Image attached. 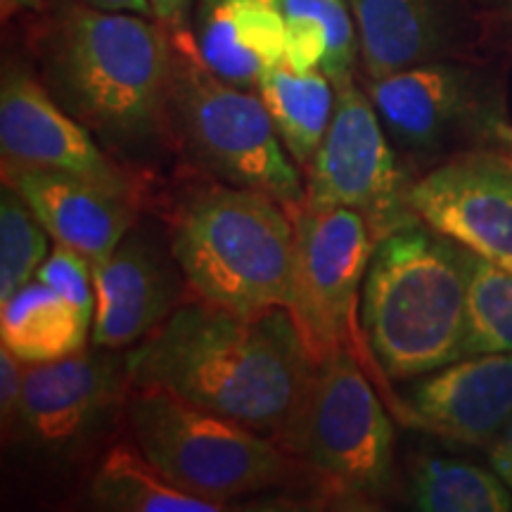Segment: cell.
Returning a JSON list of instances; mask_svg holds the SVG:
<instances>
[{
  "label": "cell",
  "mask_w": 512,
  "mask_h": 512,
  "mask_svg": "<svg viewBox=\"0 0 512 512\" xmlns=\"http://www.w3.org/2000/svg\"><path fill=\"white\" fill-rule=\"evenodd\" d=\"M131 387L155 384L292 453L316 361L287 309L245 318L183 304L126 356Z\"/></svg>",
  "instance_id": "6da1fadb"
},
{
  "label": "cell",
  "mask_w": 512,
  "mask_h": 512,
  "mask_svg": "<svg viewBox=\"0 0 512 512\" xmlns=\"http://www.w3.org/2000/svg\"><path fill=\"white\" fill-rule=\"evenodd\" d=\"M48 91L119 150L171 136V29L133 12L62 5L41 36Z\"/></svg>",
  "instance_id": "7a4b0ae2"
},
{
  "label": "cell",
  "mask_w": 512,
  "mask_h": 512,
  "mask_svg": "<svg viewBox=\"0 0 512 512\" xmlns=\"http://www.w3.org/2000/svg\"><path fill=\"white\" fill-rule=\"evenodd\" d=\"M470 252L425 223L375 242L363 280L361 330L392 380L465 358Z\"/></svg>",
  "instance_id": "3957f363"
},
{
  "label": "cell",
  "mask_w": 512,
  "mask_h": 512,
  "mask_svg": "<svg viewBox=\"0 0 512 512\" xmlns=\"http://www.w3.org/2000/svg\"><path fill=\"white\" fill-rule=\"evenodd\" d=\"M171 256L197 299L254 318L287 309L294 283V223L259 190L211 183L178 204Z\"/></svg>",
  "instance_id": "277c9868"
},
{
  "label": "cell",
  "mask_w": 512,
  "mask_h": 512,
  "mask_svg": "<svg viewBox=\"0 0 512 512\" xmlns=\"http://www.w3.org/2000/svg\"><path fill=\"white\" fill-rule=\"evenodd\" d=\"M169 126L185 152L219 183L259 190L287 209L306 202V185L287 157L261 95L221 79L188 29H171Z\"/></svg>",
  "instance_id": "5b68a950"
},
{
  "label": "cell",
  "mask_w": 512,
  "mask_h": 512,
  "mask_svg": "<svg viewBox=\"0 0 512 512\" xmlns=\"http://www.w3.org/2000/svg\"><path fill=\"white\" fill-rule=\"evenodd\" d=\"M131 389L133 441L188 494L228 510L233 498L292 479V453L252 427L155 384Z\"/></svg>",
  "instance_id": "8992f818"
},
{
  "label": "cell",
  "mask_w": 512,
  "mask_h": 512,
  "mask_svg": "<svg viewBox=\"0 0 512 512\" xmlns=\"http://www.w3.org/2000/svg\"><path fill=\"white\" fill-rule=\"evenodd\" d=\"M292 456H302L313 479L344 501H370L387 486L392 420L354 351L337 349L316 363Z\"/></svg>",
  "instance_id": "52a82bcc"
},
{
  "label": "cell",
  "mask_w": 512,
  "mask_h": 512,
  "mask_svg": "<svg viewBox=\"0 0 512 512\" xmlns=\"http://www.w3.org/2000/svg\"><path fill=\"white\" fill-rule=\"evenodd\" d=\"M294 283L287 311L297 323L313 361L349 349L363 366L375 361L366 335L358 332L356 311L375 238L368 221L347 207L292 211Z\"/></svg>",
  "instance_id": "ba28073f"
},
{
  "label": "cell",
  "mask_w": 512,
  "mask_h": 512,
  "mask_svg": "<svg viewBox=\"0 0 512 512\" xmlns=\"http://www.w3.org/2000/svg\"><path fill=\"white\" fill-rule=\"evenodd\" d=\"M328 133L306 174V204L347 207L368 221L375 242L415 223L408 181L370 95L354 81L335 88Z\"/></svg>",
  "instance_id": "9c48e42d"
},
{
  "label": "cell",
  "mask_w": 512,
  "mask_h": 512,
  "mask_svg": "<svg viewBox=\"0 0 512 512\" xmlns=\"http://www.w3.org/2000/svg\"><path fill=\"white\" fill-rule=\"evenodd\" d=\"M384 128L403 150H444L460 140H508V110L501 83L463 60H437L368 79Z\"/></svg>",
  "instance_id": "30bf717a"
},
{
  "label": "cell",
  "mask_w": 512,
  "mask_h": 512,
  "mask_svg": "<svg viewBox=\"0 0 512 512\" xmlns=\"http://www.w3.org/2000/svg\"><path fill=\"white\" fill-rule=\"evenodd\" d=\"M415 219L512 273V159L465 150L413 181Z\"/></svg>",
  "instance_id": "8fae6325"
},
{
  "label": "cell",
  "mask_w": 512,
  "mask_h": 512,
  "mask_svg": "<svg viewBox=\"0 0 512 512\" xmlns=\"http://www.w3.org/2000/svg\"><path fill=\"white\" fill-rule=\"evenodd\" d=\"M0 150L3 162L64 171L138 197L136 178L95 143L91 128L17 64L3 69L0 83Z\"/></svg>",
  "instance_id": "7c38bea8"
},
{
  "label": "cell",
  "mask_w": 512,
  "mask_h": 512,
  "mask_svg": "<svg viewBox=\"0 0 512 512\" xmlns=\"http://www.w3.org/2000/svg\"><path fill=\"white\" fill-rule=\"evenodd\" d=\"M368 79L460 60L482 29L475 0H349Z\"/></svg>",
  "instance_id": "4fadbf2b"
},
{
  "label": "cell",
  "mask_w": 512,
  "mask_h": 512,
  "mask_svg": "<svg viewBox=\"0 0 512 512\" xmlns=\"http://www.w3.org/2000/svg\"><path fill=\"white\" fill-rule=\"evenodd\" d=\"M399 415L441 439L489 448L512 418V354L465 356L422 375Z\"/></svg>",
  "instance_id": "5bb4252c"
},
{
  "label": "cell",
  "mask_w": 512,
  "mask_h": 512,
  "mask_svg": "<svg viewBox=\"0 0 512 512\" xmlns=\"http://www.w3.org/2000/svg\"><path fill=\"white\" fill-rule=\"evenodd\" d=\"M131 387L126 356L76 351L24 370L19 430L41 446L79 439Z\"/></svg>",
  "instance_id": "9a60e30c"
},
{
  "label": "cell",
  "mask_w": 512,
  "mask_h": 512,
  "mask_svg": "<svg viewBox=\"0 0 512 512\" xmlns=\"http://www.w3.org/2000/svg\"><path fill=\"white\" fill-rule=\"evenodd\" d=\"M93 344L126 349L150 337L178 309L181 278L145 233L131 228L112 256L93 266Z\"/></svg>",
  "instance_id": "2e32d148"
},
{
  "label": "cell",
  "mask_w": 512,
  "mask_h": 512,
  "mask_svg": "<svg viewBox=\"0 0 512 512\" xmlns=\"http://www.w3.org/2000/svg\"><path fill=\"white\" fill-rule=\"evenodd\" d=\"M3 183L24 197L50 238L93 266L110 259L136 223V195L64 171L3 162Z\"/></svg>",
  "instance_id": "e0dca14e"
},
{
  "label": "cell",
  "mask_w": 512,
  "mask_h": 512,
  "mask_svg": "<svg viewBox=\"0 0 512 512\" xmlns=\"http://www.w3.org/2000/svg\"><path fill=\"white\" fill-rule=\"evenodd\" d=\"M197 48L233 86H259L261 74L285 57V17L278 0H200Z\"/></svg>",
  "instance_id": "ac0fdd59"
},
{
  "label": "cell",
  "mask_w": 512,
  "mask_h": 512,
  "mask_svg": "<svg viewBox=\"0 0 512 512\" xmlns=\"http://www.w3.org/2000/svg\"><path fill=\"white\" fill-rule=\"evenodd\" d=\"M0 339L27 366L48 363L83 349L91 320H86L60 294L31 280L0 302Z\"/></svg>",
  "instance_id": "d6986e66"
},
{
  "label": "cell",
  "mask_w": 512,
  "mask_h": 512,
  "mask_svg": "<svg viewBox=\"0 0 512 512\" xmlns=\"http://www.w3.org/2000/svg\"><path fill=\"white\" fill-rule=\"evenodd\" d=\"M256 88L290 157L309 164L335 112L337 91L332 81L320 69L302 74L287 62H278L261 74Z\"/></svg>",
  "instance_id": "ffe728a7"
},
{
  "label": "cell",
  "mask_w": 512,
  "mask_h": 512,
  "mask_svg": "<svg viewBox=\"0 0 512 512\" xmlns=\"http://www.w3.org/2000/svg\"><path fill=\"white\" fill-rule=\"evenodd\" d=\"M100 508L119 512H221L219 505L183 491L138 446L117 444L105 453L91 482Z\"/></svg>",
  "instance_id": "44dd1931"
},
{
  "label": "cell",
  "mask_w": 512,
  "mask_h": 512,
  "mask_svg": "<svg viewBox=\"0 0 512 512\" xmlns=\"http://www.w3.org/2000/svg\"><path fill=\"white\" fill-rule=\"evenodd\" d=\"M408 501L422 512H508L512 489L494 470L430 456L413 467Z\"/></svg>",
  "instance_id": "7402d4cb"
},
{
  "label": "cell",
  "mask_w": 512,
  "mask_h": 512,
  "mask_svg": "<svg viewBox=\"0 0 512 512\" xmlns=\"http://www.w3.org/2000/svg\"><path fill=\"white\" fill-rule=\"evenodd\" d=\"M512 354V273L470 252L465 356Z\"/></svg>",
  "instance_id": "603a6c76"
},
{
  "label": "cell",
  "mask_w": 512,
  "mask_h": 512,
  "mask_svg": "<svg viewBox=\"0 0 512 512\" xmlns=\"http://www.w3.org/2000/svg\"><path fill=\"white\" fill-rule=\"evenodd\" d=\"M48 230L24 202L3 183L0 195V302L36 278L48 259Z\"/></svg>",
  "instance_id": "cb8c5ba5"
},
{
  "label": "cell",
  "mask_w": 512,
  "mask_h": 512,
  "mask_svg": "<svg viewBox=\"0 0 512 512\" xmlns=\"http://www.w3.org/2000/svg\"><path fill=\"white\" fill-rule=\"evenodd\" d=\"M283 15H306L328 29L330 50L323 72L339 88L354 81V62L358 53V31L349 0H278Z\"/></svg>",
  "instance_id": "d4e9b609"
},
{
  "label": "cell",
  "mask_w": 512,
  "mask_h": 512,
  "mask_svg": "<svg viewBox=\"0 0 512 512\" xmlns=\"http://www.w3.org/2000/svg\"><path fill=\"white\" fill-rule=\"evenodd\" d=\"M36 278L50 290L60 294L67 304H72L86 320L95 316V283L93 264L76 249L55 242L53 252L43 266L38 268Z\"/></svg>",
  "instance_id": "484cf974"
},
{
  "label": "cell",
  "mask_w": 512,
  "mask_h": 512,
  "mask_svg": "<svg viewBox=\"0 0 512 512\" xmlns=\"http://www.w3.org/2000/svg\"><path fill=\"white\" fill-rule=\"evenodd\" d=\"M22 358H17L8 347H0V418L5 430L19 427L24 396Z\"/></svg>",
  "instance_id": "4316f807"
},
{
  "label": "cell",
  "mask_w": 512,
  "mask_h": 512,
  "mask_svg": "<svg viewBox=\"0 0 512 512\" xmlns=\"http://www.w3.org/2000/svg\"><path fill=\"white\" fill-rule=\"evenodd\" d=\"M482 29L498 38H512V0H475Z\"/></svg>",
  "instance_id": "83f0119b"
},
{
  "label": "cell",
  "mask_w": 512,
  "mask_h": 512,
  "mask_svg": "<svg viewBox=\"0 0 512 512\" xmlns=\"http://www.w3.org/2000/svg\"><path fill=\"white\" fill-rule=\"evenodd\" d=\"M489 463L491 470L512 489V418L503 427V432L498 434L494 444L489 446Z\"/></svg>",
  "instance_id": "f1b7e54d"
},
{
  "label": "cell",
  "mask_w": 512,
  "mask_h": 512,
  "mask_svg": "<svg viewBox=\"0 0 512 512\" xmlns=\"http://www.w3.org/2000/svg\"><path fill=\"white\" fill-rule=\"evenodd\" d=\"M192 3H195V0H150L155 19L162 22L166 29L185 27V19H188Z\"/></svg>",
  "instance_id": "f546056e"
},
{
  "label": "cell",
  "mask_w": 512,
  "mask_h": 512,
  "mask_svg": "<svg viewBox=\"0 0 512 512\" xmlns=\"http://www.w3.org/2000/svg\"><path fill=\"white\" fill-rule=\"evenodd\" d=\"M88 5L110 12H133V15L155 17L150 0H86Z\"/></svg>",
  "instance_id": "4dcf8cb0"
},
{
  "label": "cell",
  "mask_w": 512,
  "mask_h": 512,
  "mask_svg": "<svg viewBox=\"0 0 512 512\" xmlns=\"http://www.w3.org/2000/svg\"><path fill=\"white\" fill-rule=\"evenodd\" d=\"M38 5H41V0H0L3 19L17 15V12H22V10H36Z\"/></svg>",
  "instance_id": "1f68e13d"
},
{
  "label": "cell",
  "mask_w": 512,
  "mask_h": 512,
  "mask_svg": "<svg viewBox=\"0 0 512 512\" xmlns=\"http://www.w3.org/2000/svg\"><path fill=\"white\" fill-rule=\"evenodd\" d=\"M505 143H508V147H510V152H512V126H510V131H508V140H505Z\"/></svg>",
  "instance_id": "d6a6232c"
}]
</instances>
